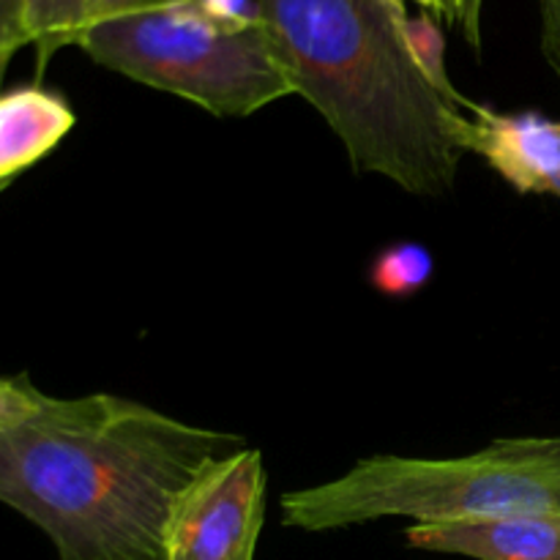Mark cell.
<instances>
[{
    "instance_id": "cell-10",
    "label": "cell",
    "mask_w": 560,
    "mask_h": 560,
    "mask_svg": "<svg viewBox=\"0 0 560 560\" xmlns=\"http://www.w3.org/2000/svg\"><path fill=\"white\" fill-rule=\"evenodd\" d=\"M435 273V257L416 241L392 244L375 255L370 266V284L388 299H410Z\"/></svg>"
},
{
    "instance_id": "cell-2",
    "label": "cell",
    "mask_w": 560,
    "mask_h": 560,
    "mask_svg": "<svg viewBox=\"0 0 560 560\" xmlns=\"http://www.w3.org/2000/svg\"><path fill=\"white\" fill-rule=\"evenodd\" d=\"M299 96L339 137L359 175L408 195L454 189L465 109L424 77L399 0H257Z\"/></svg>"
},
{
    "instance_id": "cell-3",
    "label": "cell",
    "mask_w": 560,
    "mask_h": 560,
    "mask_svg": "<svg viewBox=\"0 0 560 560\" xmlns=\"http://www.w3.org/2000/svg\"><path fill=\"white\" fill-rule=\"evenodd\" d=\"M288 528L323 534L383 517L413 525L560 512V435L501 438L465 457H361L348 474L282 495Z\"/></svg>"
},
{
    "instance_id": "cell-11",
    "label": "cell",
    "mask_w": 560,
    "mask_h": 560,
    "mask_svg": "<svg viewBox=\"0 0 560 560\" xmlns=\"http://www.w3.org/2000/svg\"><path fill=\"white\" fill-rule=\"evenodd\" d=\"M405 38H408V47L413 52L416 63L424 71L427 80L443 93L452 104L457 107H468L470 98H465L457 88L452 85L446 71V36H443L441 25H438V16H432L430 11H421V14L405 20Z\"/></svg>"
},
{
    "instance_id": "cell-5",
    "label": "cell",
    "mask_w": 560,
    "mask_h": 560,
    "mask_svg": "<svg viewBox=\"0 0 560 560\" xmlns=\"http://www.w3.org/2000/svg\"><path fill=\"white\" fill-rule=\"evenodd\" d=\"M266 485L257 448L244 446L208 465L175 503L164 560H255Z\"/></svg>"
},
{
    "instance_id": "cell-12",
    "label": "cell",
    "mask_w": 560,
    "mask_h": 560,
    "mask_svg": "<svg viewBox=\"0 0 560 560\" xmlns=\"http://www.w3.org/2000/svg\"><path fill=\"white\" fill-rule=\"evenodd\" d=\"M49 402V394L36 388L27 375L0 377V432L25 424Z\"/></svg>"
},
{
    "instance_id": "cell-15",
    "label": "cell",
    "mask_w": 560,
    "mask_h": 560,
    "mask_svg": "<svg viewBox=\"0 0 560 560\" xmlns=\"http://www.w3.org/2000/svg\"><path fill=\"white\" fill-rule=\"evenodd\" d=\"M541 20V52L560 82V0H536Z\"/></svg>"
},
{
    "instance_id": "cell-14",
    "label": "cell",
    "mask_w": 560,
    "mask_h": 560,
    "mask_svg": "<svg viewBox=\"0 0 560 560\" xmlns=\"http://www.w3.org/2000/svg\"><path fill=\"white\" fill-rule=\"evenodd\" d=\"M31 44L20 0H0V55H14Z\"/></svg>"
},
{
    "instance_id": "cell-9",
    "label": "cell",
    "mask_w": 560,
    "mask_h": 560,
    "mask_svg": "<svg viewBox=\"0 0 560 560\" xmlns=\"http://www.w3.org/2000/svg\"><path fill=\"white\" fill-rule=\"evenodd\" d=\"M27 36L36 49L38 74L63 47L80 44L98 0H20Z\"/></svg>"
},
{
    "instance_id": "cell-1",
    "label": "cell",
    "mask_w": 560,
    "mask_h": 560,
    "mask_svg": "<svg viewBox=\"0 0 560 560\" xmlns=\"http://www.w3.org/2000/svg\"><path fill=\"white\" fill-rule=\"evenodd\" d=\"M244 446L118 394L49 397L0 432V503L47 534L58 560H164L186 487Z\"/></svg>"
},
{
    "instance_id": "cell-4",
    "label": "cell",
    "mask_w": 560,
    "mask_h": 560,
    "mask_svg": "<svg viewBox=\"0 0 560 560\" xmlns=\"http://www.w3.org/2000/svg\"><path fill=\"white\" fill-rule=\"evenodd\" d=\"M77 47L93 63L219 118H246L295 93L262 16L222 20L200 0H170L96 20Z\"/></svg>"
},
{
    "instance_id": "cell-8",
    "label": "cell",
    "mask_w": 560,
    "mask_h": 560,
    "mask_svg": "<svg viewBox=\"0 0 560 560\" xmlns=\"http://www.w3.org/2000/svg\"><path fill=\"white\" fill-rule=\"evenodd\" d=\"M77 115L58 91L31 82L0 91V186L47 159L74 129Z\"/></svg>"
},
{
    "instance_id": "cell-6",
    "label": "cell",
    "mask_w": 560,
    "mask_h": 560,
    "mask_svg": "<svg viewBox=\"0 0 560 560\" xmlns=\"http://www.w3.org/2000/svg\"><path fill=\"white\" fill-rule=\"evenodd\" d=\"M459 145L485 159L520 195L560 197V120L536 109L501 113L470 102L459 124Z\"/></svg>"
},
{
    "instance_id": "cell-13",
    "label": "cell",
    "mask_w": 560,
    "mask_h": 560,
    "mask_svg": "<svg viewBox=\"0 0 560 560\" xmlns=\"http://www.w3.org/2000/svg\"><path fill=\"white\" fill-rule=\"evenodd\" d=\"M441 20H446L454 31L463 36V42L481 55L485 47V0H441Z\"/></svg>"
},
{
    "instance_id": "cell-18",
    "label": "cell",
    "mask_w": 560,
    "mask_h": 560,
    "mask_svg": "<svg viewBox=\"0 0 560 560\" xmlns=\"http://www.w3.org/2000/svg\"><path fill=\"white\" fill-rule=\"evenodd\" d=\"M11 58H14V55H0V91H3V77H5V69H9ZM0 191H5L3 186H0Z\"/></svg>"
},
{
    "instance_id": "cell-16",
    "label": "cell",
    "mask_w": 560,
    "mask_h": 560,
    "mask_svg": "<svg viewBox=\"0 0 560 560\" xmlns=\"http://www.w3.org/2000/svg\"><path fill=\"white\" fill-rule=\"evenodd\" d=\"M162 3H170V0H98L91 22L107 20V16H118V14H131V11L153 9V5H162Z\"/></svg>"
},
{
    "instance_id": "cell-17",
    "label": "cell",
    "mask_w": 560,
    "mask_h": 560,
    "mask_svg": "<svg viewBox=\"0 0 560 560\" xmlns=\"http://www.w3.org/2000/svg\"><path fill=\"white\" fill-rule=\"evenodd\" d=\"M399 3H416L421 11H430L441 20V0H399Z\"/></svg>"
},
{
    "instance_id": "cell-7",
    "label": "cell",
    "mask_w": 560,
    "mask_h": 560,
    "mask_svg": "<svg viewBox=\"0 0 560 560\" xmlns=\"http://www.w3.org/2000/svg\"><path fill=\"white\" fill-rule=\"evenodd\" d=\"M405 539L416 550L474 560H560V512L410 525Z\"/></svg>"
}]
</instances>
